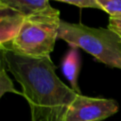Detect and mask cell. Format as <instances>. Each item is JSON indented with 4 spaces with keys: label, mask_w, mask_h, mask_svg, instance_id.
Here are the masks:
<instances>
[{
    "label": "cell",
    "mask_w": 121,
    "mask_h": 121,
    "mask_svg": "<svg viewBox=\"0 0 121 121\" xmlns=\"http://www.w3.org/2000/svg\"><path fill=\"white\" fill-rule=\"evenodd\" d=\"M58 39L81 48L96 60L121 70V38L108 28L91 27L60 20Z\"/></svg>",
    "instance_id": "obj_2"
},
{
    "label": "cell",
    "mask_w": 121,
    "mask_h": 121,
    "mask_svg": "<svg viewBox=\"0 0 121 121\" xmlns=\"http://www.w3.org/2000/svg\"><path fill=\"white\" fill-rule=\"evenodd\" d=\"M18 11L25 18L60 17V11L54 9L47 0H2Z\"/></svg>",
    "instance_id": "obj_6"
},
{
    "label": "cell",
    "mask_w": 121,
    "mask_h": 121,
    "mask_svg": "<svg viewBox=\"0 0 121 121\" xmlns=\"http://www.w3.org/2000/svg\"><path fill=\"white\" fill-rule=\"evenodd\" d=\"M3 58L28 102L30 121H62L78 94L57 76L50 56L26 57L4 48Z\"/></svg>",
    "instance_id": "obj_1"
},
{
    "label": "cell",
    "mask_w": 121,
    "mask_h": 121,
    "mask_svg": "<svg viewBox=\"0 0 121 121\" xmlns=\"http://www.w3.org/2000/svg\"><path fill=\"white\" fill-rule=\"evenodd\" d=\"M3 50L4 48L3 47H0V72L2 70L5 69V62H4V58H3Z\"/></svg>",
    "instance_id": "obj_12"
},
{
    "label": "cell",
    "mask_w": 121,
    "mask_h": 121,
    "mask_svg": "<svg viewBox=\"0 0 121 121\" xmlns=\"http://www.w3.org/2000/svg\"><path fill=\"white\" fill-rule=\"evenodd\" d=\"M25 17L0 0V47H5L17 35Z\"/></svg>",
    "instance_id": "obj_5"
},
{
    "label": "cell",
    "mask_w": 121,
    "mask_h": 121,
    "mask_svg": "<svg viewBox=\"0 0 121 121\" xmlns=\"http://www.w3.org/2000/svg\"><path fill=\"white\" fill-rule=\"evenodd\" d=\"M108 29L114 32L117 36L121 38V15L110 16L108 23Z\"/></svg>",
    "instance_id": "obj_11"
},
{
    "label": "cell",
    "mask_w": 121,
    "mask_h": 121,
    "mask_svg": "<svg viewBox=\"0 0 121 121\" xmlns=\"http://www.w3.org/2000/svg\"><path fill=\"white\" fill-rule=\"evenodd\" d=\"M61 71L69 81V83L71 84V88L78 95H81L78 83V74L80 71V56L78 47L70 46L66 55L62 59Z\"/></svg>",
    "instance_id": "obj_7"
},
{
    "label": "cell",
    "mask_w": 121,
    "mask_h": 121,
    "mask_svg": "<svg viewBox=\"0 0 121 121\" xmlns=\"http://www.w3.org/2000/svg\"><path fill=\"white\" fill-rule=\"evenodd\" d=\"M119 110L117 101L78 95L68 107L62 121H102Z\"/></svg>",
    "instance_id": "obj_4"
},
{
    "label": "cell",
    "mask_w": 121,
    "mask_h": 121,
    "mask_svg": "<svg viewBox=\"0 0 121 121\" xmlns=\"http://www.w3.org/2000/svg\"><path fill=\"white\" fill-rule=\"evenodd\" d=\"M62 3L75 6L80 9H100V6L97 0H60Z\"/></svg>",
    "instance_id": "obj_10"
},
{
    "label": "cell",
    "mask_w": 121,
    "mask_h": 121,
    "mask_svg": "<svg viewBox=\"0 0 121 121\" xmlns=\"http://www.w3.org/2000/svg\"><path fill=\"white\" fill-rule=\"evenodd\" d=\"M7 93H14L17 95L22 94L15 89L11 78L9 77L6 69H4L0 72V98Z\"/></svg>",
    "instance_id": "obj_9"
},
{
    "label": "cell",
    "mask_w": 121,
    "mask_h": 121,
    "mask_svg": "<svg viewBox=\"0 0 121 121\" xmlns=\"http://www.w3.org/2000/svg\"><path fill=\"white\" fill-rule=\"evenodd\" d=\"M100 9L107 12L110 16L121 15V0H97Z\"/></svg>",
    "instance_id": "obj_8"
},
{
    "label": "cell",
    "mask_w": 121,
    "mask_h": 121,
    "mask_svg": "<svg viewBox=\"0 0 121 121\" xmlns=\"http://www.w3.org/2000/svg\"><path fill=\"white\" fill-rule=\"evenodd\" d=\"M60 17L25 18L15 38L4 48L26 57H47L58 39Z\"/></svg>",
    "instance_id": "obj_3"
}]
</instances>
